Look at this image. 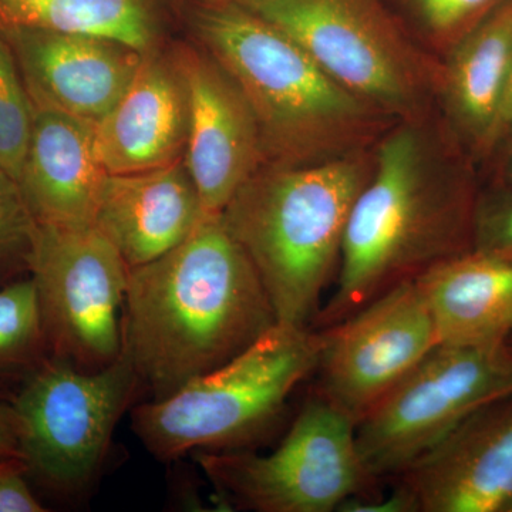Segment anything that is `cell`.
I'll return each instance as SVG.
<instances>
[{
  "instance_id": "6da1fadb",
  "label": "cell",
  "mask_w": 512,
  "mask_h": 512,
  "mask_svg": "<svg viewBox=\"0 0 512 512\" xmlns=\"http://www.w3.org/2000/svg\"><path fill=\"white\" fill-rule=\"evenodd\" d=\"M460 143L433 119L399 121L350 211L336 286L313 322L325 329L434 266L473 251L478 184Z\"/></svg>"
},
{
  "instance_id": "7a4b0ae2",
  "label": "cell",
  "mask_w": 512,
  "mask_h": 512,
  "mask_svg": "<svg viewBox=\"0 0 512 512\" xmlns=\"http://www.w3.org/2000/svg\"><path fill=\"white\" fill-rule=\"evenodd\" d=\"M278 323L255 266L221 214L173 251L131 268L123 355L151 400L237 357Z\"/></svg>"
},
{
  "instance_id": "3957f363",
  "label": "cell",
  "mask_w": 512,
  "mask_h": 512,
  "mask_svg": "<svg viewBox=\"0 0 512 512\" xmlns=\"http://www.w3.org/2000/svg\"><path fill=\"white\" fill-rule=\"evenodd\" d=\"M195 43L227 70L261 134L266 164L369 150L399 121L340 86L292 37L235 0H185Z\"/></svg>"
},
{
  "instance_id": "277c9868",
  "label": "cell",
  "mask_w": 512,
  "mask_h": 512,
  "mask_svg": "<svg viewBox=\"0 0 512 512\" xmlns=\"http://www.w3.org/2000/svg\"><path fill=\"white\" fill-rule=\"evenodd\" d=\"M373 167L375 147L320 163L264 164L221 212L278 323L312 328L338 275L350 211Z\"/></svg>"
},
{
  "instance_id": "5b68a950",
  "label": "cell",
  "mask_w": 512,
  "mask_h": 512,
  "mask_svg": "<svg viewBox=\"0 0 512 512\" xmlns=\"http://www.w3.org/2000/svg\"><path fill=\"white\" fill-rule=\"evenodd\" d=\"M319 329L276 323L237 357L173 396L131 410V429L148 453L174 461L190 451L239 450L284 412L296 387L316 372Z\"/></svg>"
},
{
  "instance_id": "8992f818",
  "label": "cell",
  "mask_w": 512,
  "mask_h": 512,
  "mask_svg": "<svg viewBox=\"0 0 512 512\" xmlns=\"http://www.w3.org/2000/svg\"><path fill=\"white\" fill-rule=\"evenodd\" d=\"M292 37L340 86L394 121L431 117L443 60L387 0H235Z\"/></svg>"
},
{
  "instance_id": "52a82bcc",
  "label": "cell",
  "mask_w": 512,
  "mask_h": 512,
  "mask_svg": "<svg viewBox=\"0 0 512 512\" xmlns=\"http://www.w3.org/2000/svg\"><path fill=\"white\" fill-rule=\"evenodd\" d=\"M141 389L126 355L96 372L47 357L9 402L28 477L55 493L86 488L99 473L117 423Z\"/></svg>"
},
{
  "instance_id": "ba28073f",
  "label": "cell",
  "mask_w": 512,
  "mask_h": 512,
  "mask_svg": "<svg viewBox=\"0 0 512 512\" xmlns=\"http://www.w3.org/2000/svg\"><path fill=\"white\" fill-rule=\"evenodd\" d=\"M197 461L215 490L247 511H339L375 484L357 448L355 421L320 393L271 454L200 451Z\"/></svg>"
},
{
  "instance_id": "9c48e42d",
  "label": "cell",
  "mask_w": 512,
  "mask_h": 512,
  "mask_svg": "<svg viewBox=\"0 0 512 512\" xmlns=\"http://www.w3.org/2000/svg\"><path fill=\"white\" fill-rule=\"evenodd\" d=\"M511 393L510 343L436 346L356 424L367 476L396 480L467 416Z\"/></svg>"
},
{
  "instance_id": "30bf717a",
  "label": "cell",
  "mask_w": 512,
  "mask_h": 512,
  "mask_svg": "<svg viewBox=\"0 0 512 512\" xmlns=\"http://www.w3.org/2000/svg\"><path fill=\"white\" fill-rule=\"evenodd\" d=\"M130 272L96 225H37L29 276L50 356L87 372L120 359Z\"/></svg>"
},
{
  "instance_id": "8fae6325",
  "label": "cell",
  "mask_w": 512,
  "mask_h": 512,
  "mask_svg": "<svg viewBox=\"0 0 512 512\" xmlns=\"http://www.w3.org/2000/svg\"><path fill=\"white\" fill-rule=\"evenodd\" d=\"M316 372L319 392L359 423L439 346L416 281L389 289L329 328Z\"/></svg>"
},
{
  "instance_id": "7c38bea8",
  "label": "cell",
  "mask_w": 512,
  "mask_h": 512,
  "mask_svg": "<svg viewBox=\"0 0 512 512\" xmlns=\"http://www.w3.org/2000/svg\"><path fill=\"white\" fill-rule=\"evenodd\" d=\"M170 57L188 97L184 164L205 214H221L266 164L258 123L237 83L204 47L177 43Z\"/></svg>"
},
{
  "instance_id": "4fadbf2b",
  "label": "cell",
  "mask_w": 512,
  "mask_h": 512,
  "mask_svg": "<svg viewBox=\"0 0 512 512\" xmlns=\"http://www.w3.org/2000/svg\"><path fill=\"white\" fill-rule=\"evenodd\" d=\"M396 481L412 512H507L512 393L467 416Z\"/></svg>"
},
{
  "instance_id": "5bb4252c",
  "label": "cell",
  "mask_w": 512,
  "mask_h": 512,
  "mask_svg": "<svg viewBox=\"0 0 512 512\" xmlns=\"http://www.w3.org/2000/svg\"><path fill=\"white\" fill-rule=\"evenodd\" d=\"M33 107L97 124L126 92L146 53L103 37L0 29Z\"/></svg>"
},
{
  "instance_id": "9a60e30c",
  "label": "cell",
  "mask_w": 512,
  "mask_h": 512,
  "mask_svg": "<svg viewBox=\"0 0 512 512\" xmlns=\"http://www.w3.org/2000/svg\"><path fill=\"white\" fill-rule=\"evenodd\" d=\"M107 177L97 151L96 124L33 107L18 183L37 224L94 225Z\"/></svg>"
},
{
  "instance_id": "2e32d148",
  "label": "cell",
  "mask_w": 512,
  "mask_h": 512,
  "mask_svg": "<svg viewBox=\"0 0 512 512\" xmlns=\"http://www.w3.org/2000/svg\"><path fill=\"white\" fill-rule=\"evenodd\" d=\"M188 97L170 55L141 60L133 80L96 124V146L109 174L140 173L184 160Z\"/></svg>"
},
{
  "instance_id": "e0dca14e",
  "label": "cell",
  "mask_w": 512,
  "mask_h": 512,
  "mask_svg": "<svg viewBox=\"0 0 512 512\" xmlns=\"http://www.w3.org/2000/svg\"><path fill=\"white\" fill-rule=\"evenodd\" d=\"M205 215L181 160L140 173L109 174L94 225L127 265L137 268L183 244Z\"/></svg>"
},
{
  "instance_id": "ac0fdd59",
  "label": "cell",
  "mask_w": 512,
  "mask_h": 512,
  "mask_svg": "<svg viewBox=\"0 0 512 512\" xmlns=\"http://www.w3.org/2000/svg\"><path fill=\"white\" fill-rule=\"evenodd\" d=\"M512 57V0H500L443 60L439 101L458 143L490 154L491 136Z\"/></svg>"
},
{
  "instance_id": "d6986e66",
  "label": "cell",
  "mask_w": 512,
  "mask_h": 512,
  "mask_svg": "<svg viewBox=\"0 0 512 512\" xmlns=\"http://www.w3.org/2000/svg\"><path fill=\"white\" fill-rule=\"evenodd\" d=\"M416 284L439 345H501L512 338L511 261L470 251L434 266Z\"/></svg>"
},
{
  "instance_id": "ffe728a7",
  "label": "cell",
  "mask_w": 512,
  "mask_h": 512,
  "mask_svg": "<svg viewBox=\"0 0 512 512\" xmlns=\"http://www.w3.org/2000/svg\"><path fill=\"white\" fill-rule=\"evenodd\" d=\"M42 29L158 49V0H0V29Z\"/></svg>"
},
{
  "instance_id": "44dd1931",
  "label": "cell",
  "mask_w": 512,
  "mask_h": 512,
  "mask_svg": "<svg viewBox=\"0 0 512 512\" xmlns=\"http://www.w3.org/2000/svg\"><path fill=\"white\" fill-rule=\"evenodd\" d=\"M47 357L35 284L26 276L0 288V400L3 392L12 399Z\"/></svg>"
},
{
  "instance_id": "7402d4cb",
  "label": "cell",
  "mask_w": 512,
  "mask_h": 512,
  "mask_svg": "<svg viewBox=\"0 0 512 512\" xmlns=\"http://www.w3.org/2000/svg\"><path fill=\"white\" fill-rule=\"evenodd\" d=\"M33 107L12 47L0 30V168L18 181L32 133Z\"/></svg>"
},
{
  "instance_id": "603a6c76",
  "label": "cell",
  "mask_w": 512,
  "mask_h": 512,
  "mask_svg": "<svg viewBox=\"0 0 512 512\" xmlns=\"http://www.w3.org/2000/svg\"><path fill=\"white\" fill-rule=\"evenodd\" d=\"M37 225L18 181L0 168V288L30 275Z\"/></svg>"
},
{
  "instance_id": "cb8c5ba5",
  "label": "cell",
  "mask_w": 512,
  "mask_h": 512,
  "mask_svg": "<svg viewBox=\"0 0 512 512\" xmlns=\"http://www.w3.org/2000/svg\"><path fill=\"white\" fill-rule=\"evenodd\" d=\"M402 6L431 45L447 52L500 0H390Z\"/></svg>"
},
{
  "instance_id": "d4e9b609",
  "label": "cell",
  "mask_w": 512,
  "mask_h": 512,
  "mask_svg": "<svg viewBox=\"0 0 512 512\" xmlns=\"http://www.w3.org/2000/svg\"><path fill=\"white\" fill-rule=\"evenodd\" d=\"M473 251L512 262V187L495 184L478 192Z\"/></svg>"
},
{
  "instance_id": "484cf974",
  "label": "cell",
  "mask_w": 512,
  "mask_h": 512,
  "mask_svg": "<svg viewBox=\"0 0 512 512\" xmlns=\"http://www.w3.org/2000/svg\"><path fill=\"white\" fill-rule=\"evenodd\" d=\"M29 485L25 464L18 458H0V512H45Z\"/></svg>"
},
{
  "instance_id": "4316f807",
  "label": "cell",
  "mask_w": 512,
  "mask_h": 512,
  "mask_svg": "<svg viewBox=\"0 0 512 512\" xmlns=\"http://www.w3.org/2000/svg\"><path fill=\"white\" fill-rule=\"evenodd\" d=\"M512 133V57L505 77L503 92L495 114L493 136H491L490 153L501 141Z\"/></svg>"
},
{
  "instance_id": "83f0119b",
  "label": "cell",
  "mask_w": 512,
  "mask_h": 512,
  "mask_svg": "<svg viewBox=\"0 0 512 512\" xmlns=\"http://www.w3.org/2000/svg\"><path fill=\"white\" fill-rule=\"evenodd\" d=\"M0 458L20 460L18 421L12 404L5 400H0Z\"/></svg>"
},
{
  "instance_id": "f1b7e54d",
  "label": "cell",
  "mask_w": 512,
  "mask_h": 512,
  "mask_svg": "<svg viewBox=\"0 0 512 512\" xmlns=\"http://www.w3.org/2000/svg\"><path fill=\"white\" fill-rule=\"evenodd\" d=\"M507 512H512V504L510 505V508H508Z\"/></svg>"
},
{
  "instance_id": "f546056e",
  "label": "cell",
  "mask_w": 512,
  "mask_h": 512,
  "mask_svg": "<svg viewBox=\"0 0 512 512\" xmlns=\"http://www.w3.org/2000/svg\"><path fill=\"white\" fill-rule=\"evenodd\" d=\"M508 343H510V346L512 348V338L510 340H508Z\"/></svg>"
}]
</instances>
